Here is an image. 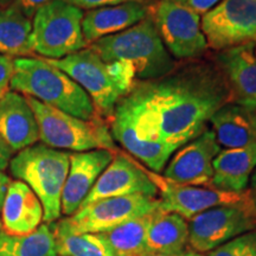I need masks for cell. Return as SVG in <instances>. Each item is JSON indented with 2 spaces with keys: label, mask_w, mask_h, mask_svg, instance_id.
I'll return each instance as SVG.
<instances>
[{
  "label": "cell",
  "mask_w": 256,
  "mask_h": 256,
  "mask_svg": "<svg viewBox=\"0 0 256 256\" xmlns=\"http://www.w3.org/2000/svg\"><path fill=\"white\" fill-rule=\"evenodd\" d=\"M10 88L82 120L100 116L87 92L66 72L40 57L14 60Z\"/></svg>",
  "instance_id": "1"
},
{
  "label": "cell",
  "mask_w": 256,
  "mask_h": 256,
  "mask_svg": "<svg viewBox=\"0 0 256 256\" xmlns=\"http://www.w3.org/2000/svg\"><path fill=\"white\" fill-rule=\"evenodd\" d=\"M89 48L106 63H130L140 81L162 78L176 66L148 16L127 30L94 42Z\"/></svg>",
  "instance_id": "2"
},
{
  "label": "cell",
  "mask_w": 256,
  "mask_h": 256,
  "mask_svg": "<svg viewBox=\"0 0 256 256\" xmlns=\"http://www.w3.org/2000/svg\"><path fill=\"white\" fill-rule=\"evenodd\" d=\"M69 152L38 144L18 152L10 162L17 180L24 182L40 198L46 223L62 214V192L69 171Z\"/></svg>",
  "instance_id": "3"
},
{
  "label": "cell",
  "mask_w": 256,
  "mask_h": 256,
  "mask_svg": "<svg viewBox=\"0 0 256 256\" xmlns=\"http://www.w3.org/2000/svg\"><path fill=\"white\" fill-rule=\"evenodd\" d=\"M26 98L36 116L40 140L44 145L72 152L100 148L116 151L110 126L104 118L82 120L32 98Z\"/></svg>",
  "instance_id": "4"
},
{
  "label": "cell",
  "mask_w": 256,
  "mask_h": 256,
  "mask_svg": "<svg viewBox=\"0 0 256 256\" xmlns=\"http://www.w3.org/2000/svg\"><path fill=\"white\" fill-rule=\"evenodd\" d=\"M83 11L64 0H54L32 17L34 54L46 60H60L86 49L82 32Z\"/></svg>",
  "instance_id": "5"
},
{
  "label": "cell",
  "mask_w": 256,
  "mask_h": 256,
  "mask_svg": "<svg viewBox=\"0 0 256 256\" xmlns=\"http://www.w3.org/2000/svg\"><path fill=\"white\" fill-rule=\"evenodd\" d=\"M160 210V200L146 194L110 197L80 208L55 226V234H101Z\"/></svg>",
  "instance_id": "6"
},
{
  "label": "cell",
  "mask_w": 256,
  "mask_h": 256,
  "mask_svg": "<svg viewBox=\"0 0 256 256\" xmlns=\"http://www.w3.org/2000/svg\"><path fill=\"white\" fill-rule=\"evenodd\" d=\"M147 16L174 58H198L208 50L200 17L192 10L168 0H158L147 4Z\"/></svg>",
  "instance_id": "7"
},
{
  "label": "cell",
  "mask_w": 256,
  "mask_h": 256,
  "mask_svg": "<svg viewBox=\"0 0 256 256\" xmlns=\"http://www.w3.org/2000/svg\"><path fill=\"white\" fill-rule=\"evenodd\" d=\"M46 60L66 72L87 92L98 114L104 120H110L116 104L127 96L112 76L108 63L89 46L60 60Z\"/></svg>",
  "instance_id": "8"
},
{
  "label": "cell",
  "mask_w": 256,
  "mask_h": 256,
  "mask_svg": "<svg viewBox=\"0 0 256 256\" xmlns=\"http://www.w3.org/2000/svg\"><path fill=\"white\" fill-rule=\"evenodd\" d=\"M256 228L254 198L242 203L209 209L190 220L188 243L196 252H206Z\"/></svg>",
  "instance_id": "9"
},
{
  "label": "cell",
  "mask_w": 256,
  "mask_h": 256,
  "mask_svg": "<svg viewBox=\"0 0 256 256\" xmlns=\"http://www.w3.org/2000/svg\"><path fill=\"white\" fill-rule=\"evenodd\" d=\"M200 25L208 48L218 52L254 42L256 0H220L203 16Z\"/></svg>",
  "instance_id": "10"
},
{
  "label": "cell",
  "mask_w": 256,
  "mask_h": 256,
  "mask_svg": "<svg viewBox=\"0 0 256 256\" xmlns=\"http://www.w3.org/2000/svg\"><path fill=\"white\" fill-rule=\"evenodd\" d=\"M162 194L160 210L174 212L185 220H192L204 211L216 206L242 203L252 197L250 191L228 192L211 186H191L168 182L154 172L148 171Z\"/></svg>",
  "instance_id": "11"
},
{
  "label": "cell",
  "mask_w": 256,
  "mask_h": 256,
  "mask_svg": "<svg viewBox=\"0 0 256 256\" xmlns=\"http://www.w3.org/2000/svg\"><path fill=\"white\" fill-rule=\"evenodd\" d=\"M220 152L212 130H208L196 139L177 150L165 166L164 178L172 183L191 186H210L212 162Z\"/></svg>",
  "instance_id": "12"
},
{
  "label": "cell",
  "mask_w": 256,
  "mask_h": 256,
  "mask_svg": "<svg viewBox=\"0 0 256 256\" xmlns=\"http://www.w3.org/2000/svg\"><path fill=\"white\" fill-rule=\"evenodd\" d=\"M158 192V188L147 170L138 165L130 156L115 153L113 160L98 177L81 208L104 198L130 194L156 197Z\"/></svg>",
  "instance_id": "13"
},
{
  "label": "cell",
  "mask_w": 256,
  "mask_h": 256,
  "mask_svg": "<svg viewBox=\"0 0 256 256\" xmlns=\"http://www.w3.org/2000/svg\"><path fill=\"white\" fill-rule=\"evenodd\" d=\"M115 153L104 148L70 153L69 171L62 192V214L72 216L81 208Z\"/></svg>",
  "instance_id": "14"
},
{
  "label": "cell",
  "mask_w": 256,
  "mask_h": 256,
  "mask_svg": "<svg viewBox=\"0 0 256 256\" xmlns=\"http://www.w3.org/2000/svg\"><path fill=\"white\" fill-rule=\"evenodd\" d=\"M215 60L228 82L232 104L256 110V46L254 42L220 51Z\"/></svg>",
  "instance_id": "15"
},
{
  "label": "cell",
  "mask_w": 256,
  "mask_h": 256,
  "mask_svg": "<svg viewBox=\"0 0 256 256\" xmlns=\"http://www.w3.org/2000/svg\"><path fill=\"white\" fill-rule=\"evenodd\" d=\"M0 139L12 152H20L40 140L36 116L26 96L10 89L0 98Z\"/></svg>",
  "instance_id": "16"
},
{
  "label": "cell",
  "mask_w": 256,
  "mask_h": 256,
  "mask_svg": "<svg viewBox=\"0 0 256 256\" xmlns=\"http://www.w3.org/2000/svg\"><path fill=\"white\" fill-rule=\"evenodd\" d=\"M43 217V206L36 194L24 182H11L2 209V232L28 235L40 226Z\"/></svg>",
  "instance_id": "17"
},
{
  "label": "cell",
  "mask_w": 256,
  "mask_h": 256,
  "mask_svg": "<svg viewBox=\"0 0 256 256\" xmlns=\"http://www.w3.org/2000/svg\"><path fill=\"white\" fill-rule=\"evenodd\" d=\"M146 17L147 4L145 2H124L115 6L89 10L83 14V37L89 46L101 38L132 28Z\"/></svg>",
  "instance_id": "18"
},
{
  "label": "cell",
  "mask_w": 256,
  "mask_h": 256,
  "mask_svg": "<svg viewBox=\"0 0 256 256\" xmlns=\"http://www.w3.org/2000/svg\"><path fill=\"white\" fill-rule=\"evenodd\" d=\"M256 168V142L241 148H224L212 162L211 188L244 192Z\"/></svg>",
  "instance_id": "19"
},
{
  "label": "cell",
  "mask_w": 256,
  "mask_h": 256,
  "mask_svg": "<svg viewBox=\"0 0 256 256\" xmlns=\"http://www.w3.org/2000/svg\"><path fill=\"white\" fill-rule=\"evenodd\" d=\"M209 122L220 146L241 148L256 142L252 110L232 102L224 104L211 116Z\"/></svg>",
  "instance_id": "20"
},
{
  "label": "cell",
  "mask_w": 256,
  "mask_h": 256,
  "mask_svg": "<svg viewBox=\"0 0 256 256\" xmlns=\"http://www.w3.org/2000/svg\"><path fill=\"white\" fill-rule=\"evenodd\" d=\"M188 243V224L174 212L159 210L147 230L146 246L150 254L179 256Z\"/></svg>",
  "instance_id": "21"
},
{
  "label": "cell",
  "mask_w": 256,
  "mask_h": 256,
  "mask_svg": "<svg viewBox=\"0 0 256 256\" xmlns=\"http://www.w3.org/2000/svg\"><path fill=\"white\" fill-rule=\"evenodd\" d=\"M32 20L10 4L0 6V55L30 57Z\"/></svg>",
  "instance_id": "22"
},
{
  "label": "cell",
  "mask_w": 256,
  "mask_h": 256,
  "mask_svg": "<svg viewBox=\"0 0 256 256\" xmlns=\"http://www.w3.org/2000/svg\"><path fill=\"white\" fill-rule=\"evenodd\" d=\"M156 212L127 220L108 232H101L102 238L116 256L148 255L146 246L147 230Z\"/></svg>",
  "instance_id": "23"
},
{
  "label": "cell",
  "mask_w": 256,
  "mask_h": 256,
  "mask_svg": "<svg viewBox=\"0 0 256 256\" xmlns=\"http://www.w3.org/2000/svg\"><path fill=\"white\" fill-rule=\"evenodd\" d=\"M0 256H58L55 234L42 224L28 235L0 232Z\"/></svg>",
  "instance_id": "24"
},
{
  "label": "cell",
  "mask_w": 256,
  "mask_h": 256,
  "mask_svg": "<svg viewBox=\"0 0 256 256\" xmlns=\"http://www.w3.org/2000/svg\"><path fill=\"white\" fill-rule=\"evenodd\" d=\"M55 240L60 256H116L101 234H55Z\"/></svg>",
  "instance_id": "25"
},
{
  "label": "cell",
  "mask_w": 256,
  "mask_h": 256,
  "mask_svg": "<svg viewBox=\"0 0 256 256\" xmlns=\"http://www.w3.org/2000/svg\"><path fill=\"white\" fill-rule=\"evenodd\" d=\"M209 256H256V230L230 240L209 252Z\"/></svg>",
  "instance_id": "26"
},
{
  "label": "cell",
  "mask_w": 256,
  "mask_h": 256,
  "mask_svg": "<svg viewBox=\"0 0 256 256\" xmlns=\"http://www.w3.org/2000/svg\"><path fill=\"white\" fill-rule=\"evenodd\" d=\"M81 10H95L107 6H115L124 2H145L146 0H64Z\"/></svg>",
  "instance_id": "27"
},
{
  "label": "cell",
  "mask_w": 256,
  "mask_h": 256,
  "mask_svg": "<svg viewBox=\"0 0 256 256\" xmlns=\"http://www.w3.org/2000/svg\"><path fill=\"white\" fill-rule=\"evenodd\" d=\"M168 2H177L192 10L197 14H206L210 10H212L218 4L220 0H168Z\"/></svg>",
  "instance_id": "28"
},
{
  "label": "cell",
  "mask_w": 256,
  "mask_h": 256,
  "mask_svg": "<svg viewBox=\"0 0 256 256\" xmlns=\"http://www.w3.org/2000/svg\"><path fill=\"white\" fill-rule=\"evenodd\" d=\"M51 2H54V0H14L12 5L16 6L28 18L32 19L38 10Z\"/></svg>",
  "instance_id": "29"
},
{
  "label": "cell",
  "mask_w": 256,
  "mask_h": 256,
  "mask_svg": "<svg viewBox=\"0 0 256 256\" xmlns=\"http://www.w3.org/2000/svg\"><path fill=\"white\" fill-rule=\"evenodd\" d=\"M14 60L12 57L0 55V90H8L12 75H14Z\"/></svg>",
  "instance_id": "30"
},
{
  "label": "cell",
  "mask_w": 256,
  "mask_h": 256,
  "mask_svg": "<svg viewBox=\"0 0 256 256\" xmlns=\"http://www.w3.org/2000/svg\"><path fill=\"white\" fill-rule=\"evenodd\" d=\"M12 154L14 152L10 150V147L0 139V171L4 170L10 165V162L12 159Z\"/></svg>",
  "instance_id": "31"
},
{
  "label": "cell",
  "mask_w": 256,
  "mask_h": 256,
  "mask_svg": "<svg viewBox=\"0 0 256 256\" xmlns=\"http://www.w3.org/2000/svg\"><path fill=\"white\" fill-rule=\"evenodd\" d=\"M10 184H11V179H10L8 176L0 171V211L2 209V204H4Z\"/></svg>",
  "instance_id": "32"
},
{
  "label": "cell",
  "mask_w": 256,
  "mask_h": 256,
  "mask_svg": "<svg viewBox=\"0 0 256 256\" xmlns=\"http://www.w3.org/2000/svg\"><path fill=\"white\" fill-rule=\"evenodd\" d=\"M250 188H252V194H255L256 196V168L252 172V177H250Z\"/></svg>",
  "instance_id": "33"
},
{
  "label": "cell",
  "mask_w": 256,
  "mask_h": 256,
  "mask_svg": "<svg viewBox=\"0 0 256 256\" xmlns=\"http://www.w3.org/2000/svg\"><path fill=\"white\" fill-rule=\"evenodd\" d=\"M179 256H206V255H203L202 252H196V250H188V252H184L183 254H180Z\"/></svg>",
  "instance_id": "34"
},
{
  "label": "cell",
  "mask_w": 256,
  "mask_h": 256,
  "mask_svg": "<svg viewBox=\"0 0 256 256\" xmlns=\"http://www.w3.org/2000/svg\"><path fill=\"white\" fill-rule=\"evenodd\" d=\"M12 2H14V0H0V6H8Z\"/></svg>",
  "instance_id": "35"
},
{
  "label": "cell",
  "mask_w": 256,
  "mask_h": 256,
  "mask_svg": "<svg viewBox=\"0 0 256 256\" xmlns=\"http://www.w3.org/2000/svg\"><path fill=\"white\" fill-rule=\"evenodd\" d=\"M252 124H254V128L256 132V110H252Z\"/></svg>",
  "instance_id": "36"
},
{
  "label": "cell",
  "mask_w": 256,
  "mask_h": 256,
  "mask_svg": "<svg viewBox=\"0 0 256 256\" xmlns=\"http://www.w3.org/2000/svg\"><path fill=\"white\" fill-rule=\"evenodd\" d=\"M145 256H172V255H164V254H148Z\"/></svg>",
  "instance_id": "37"
},
{
  "label": "cell",
  "mask_w": 256,
  "mask_h": 256,
  "mask_svg": "<svg viewBox=\"0 0 256 256\" xmlns=\"http://www.w3.org/2000/svg\"><path fill=\"white\" fill-rule=\"evenodd\" d=\"M2 232V218H0V232Z\"/></svg>",
  "instance_id": "38"
},
{
  "label": "cell",
  "mask_w": 256,
  "mask_h": 256,
  "mask_svg": "<svg viewBox=\"0 0 256 256\" xmlns=\"http://www.w3.org/2000/svg\"><path fill=\"white\" fill-rule=\"evenodd\" d=\"M6 90H0V98H2V95H4V92H5Z\"/></svg>",
  "instance_id": "39"
},
{
  "label": "cell",
  "mask_w": 256,
  "mask_h": 256,
  "mask_svg": "<svg viewBox=\"0 0 256 256\" xmlns=\"http://www.w3.org/2000/svg\"><path fill=\"white\" fill-rule=\"evenodd\" d=\"M254 43H255V46H256V38H255V40H254Z\"/></svg>",
  "instance_id": "40"
}]
</instances>
